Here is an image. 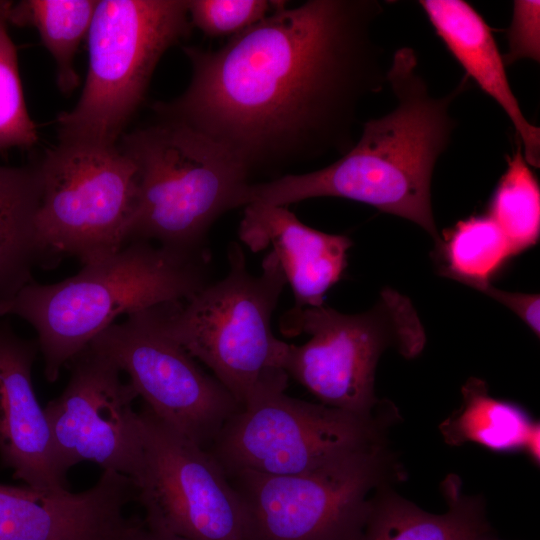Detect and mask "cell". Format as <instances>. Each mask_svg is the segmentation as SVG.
<instances>
[{"label":"cell","mask_w":540,"mask_h":540,"mask_svg":"<svg viewBox=\"0 0 540 540\" xmlns=\"http://www.w3.org/2000/svg\"><path fill=\"white\" fill-rule=\"evenodd\" d=\"M377 0H309L274 11L217 50L183 47L191 80L160 119L233 153L252 176L353 145L360 103L387 85Z\"/></svg>","instance_id":"cell-1"},{"label":"cell","mask_w":540,"mask_h":540,"mask_svg":"<svg viewBox=\"0 0 540 540\" xmlns=\"http://www.w3.org/2000/svg\"><path fill=\"white\" fill-rule=\"evenodd\" d=\"M469 84L464 76L446 95L433 96L416 52L409 47L398 49L387 69V85L396 100L393 110L365 122L359 140L332 164L250 182L242 191L240 205L288 206L316 197L345 198L409 220L438 244L441 236L432 209V176L456 127L451 105Z\"/></svg>","instance_id":"cell-2"},{"label":"cell","mask_w":540,"mask_h":540,"mask_svg":"<svg viewBox=\"0 0 540 540\" xmlns=\"http://www.w3.org/2000/svg\"><path fill=\"white\" fill-rule=\"evenodd\" d=\"M209 253L176 251L133 240L74 276L53 284L32 280L0 304L37 332L44 375L60 370L117 317L184 301L209 283Z\"/></svg>","instance_id":"cell-3"},{"label":"cell","mask_w":540,"mask_h":540,"mask_svg":"<svg viewBox=\"0 0 540 540\" xmlns=\"http://www.w3.org/2000/svg\"><path fill=\"white\" fill-rule=\"evenodd\" d=\"M120 149L135 163L139 181L129 242L208 252L212 224L238 207L250 183L244 164L206 135L163 119L123 135Z\"/></svg>","instance_id":"cell-4"},{"label":"cell","mask_w":540,"mask_h":540,"mask_svg":"<svg viewBox=\"0 0 540 540\" xmlns=\"http://www.w3.org/2000/svg\"><path fill=\"white\" fill-rule=\"evenodd\" d=\"M229 270L188 299L160 306L167 333L205 364L240 407L276 372L287 343L275 337L272 314L287 280L273 251L262 272L247 268L240 244L228 250Z\"/></svg>","instance_id":"cell-5"},{"label":"cell","mask_w":540,"mask_h":540,"mask_svg":"<svg viewBox=\"0 0 540 540\" xmlns=\"http://www.w3.org/2000/svg\"><path fill=\"white\" fill-rule=\"evenodd\" d=\"M191 28L184 0L98 1L85 85L76 106L57 118L59 142L116 146L161 56Z\"/></svg>","instance_id":"cell-6"},{"label":"cell","mask_w":540,"mask_h":540,"mask_svg":"<svg viewBox=\"0 0 540 540\" xmlns=\"http://www.w3.org/2000/svg\"><path fill=\"white\" fill-rule=\"evenodd\" d=\"M286 336L308 334L302 345L288 344L282 368L321 403L360 415L376 410L375 372L389 347L406 358L417 356L426 337L411 301L385 289L376 304L344 314L324 304L286 311L280 320Z\"/></svg>","instance_id":"cell-7"},{"label":"cell","mask_w":540,"mask_h":540,"mask_svg":"<svg viewBox=\"0 0 540 540\" xmlns=\"http://www.w3.org/2000/svg\"><path fill=\"white\" fill-rule=\"evenodd\" d=\"M37 169L43 267L65 257L92 263L129 242L139 181L120 147L59 142Z\"/></svg>","instance_id":"cell-8"},{"label":"cell","mask_w":540,"mask_h":540,"mask_svg":"<svg viewBox=\"0 0 540 540\" xmlns=\"http://www.w3.org/2000/svg\"><path fill=\"white\" fill-rule=\"evenodd\" d=\"M287 382L283 371L260 385L207 448L225 472L296 474L384 443V407L360 415L307 402L287 395Z\"/></svg>","instance_id":"cell-9"},{"label":"cell","mask_w":540,"mask_h":540,"mask_svg":"<svg viewBox=\"0 0 540 540\" xmlns=\"http://www.w3.org/2000/svg\"><path fill=\"white\" fill-rule=\"evenodd\" d=\"M384 443L288 475L226 472L243 505L248 540H359L370 493L399 470Z\"/></svg>","instance_id":"cell-10"},{"label":"cell","mask_w":540,"mask_h":540,"mask_svg":"<svg viewBox=\"0 0 540 540\" xmlns=\"http://www.w3.org/2000/svg\"><path fill=\"white\" fill-rule=\"evenodd\" d=\"M138 414L143 452L133 483L145 525L186 540H248L243 505L218 461L147 406Z\"/></svg>","instance_id":"cell-11"},{"label":"cell","mask_w":540,"mask_h":540,"mask_svg":"<svg viewBox=\"0 0 540 540\" xmlns=\"http://www.w3.org/2000/svg\"><path fill=\"white\" fill-rule=\"evenodd\" d=\"M129 377L158 418L207 449L241 407L165 330L160 306L126 316L90 344Z\"/></svg>","instance_id":"cell-12"},{"label":"cell","mask_w":540,"mask_h":540,"mask_svg":"<svg viewBox=\"0 0 540 540\" xmlns=\"http://www.w3.org/2000/svg\"><path fill=\"white\" fill-rule=\"evenodd\" d=\"M70 378L63 392L44 408L60 465L91 461L129 477L142 462L138 397L121 371L106 355L88 345L69 363Z\"/></svg>","instance_id":"cell-13"},{"label":"cell","mask_w":540,"mask_h":540,"mask_svg":"<svg viewBox=\"0 0 540 540\" xmlns=\"http://www.w3.org/2000/svg\"><path fill=\"white\" fill-rule=\"evenodd\" d=\"M38 352L37 340L17 336L0 321V464L28 487L61 493L69 490L67 472L32 384Z\"/></svg>","instance_id":"cell-14"},{"label":"cell","mask_w":540,"mask_h":540,"mask_svg":"<svg viewBox=\"0 0 540 540\" xmlns=\"http://www.w3.org/2000/svg\"><path fill=\"white\" fill-rule=\"evenodd\" d=\"M239 239L252 252L272 250L290 285L299 310L324 304L326 292L347 265L352 241L304 224L288 206L251 203L245 206Z\"/></svg>","instance_id":"cell-15"},{"label":"cell","mask_w":540,"mask_h":540,"mask_svg":"<svg viewBox=\"0 0 540 540\" xmlns=\"http://www.w3.org/2000/svg\"><path fill=\"white\" fill-rule=\"evenodd\" d=\"M429 22L446 48L483 92L510 119L526 162L540 163V129L525 117L506 73L492 30L478 11L463 0H421Z\"/></svg>","instance_id":"cell-16"},{"label":"cell","mask_w":540,"mask_h":540,"mask_svg":"<svg viewBox=\"0 0 540 540\" xmlns=\"http://www.w3.org/2000/svg\"><path fill=\"white\" fill-rule=\"evenodd\" d=\"M456 475L442 483L447 510L433 514L401 497L387 485L370 498L367 519L359 540H477L490 532L485 503L466 495Z\"/></svg>","instance_id":"cell-17"},{"label":"cell","mask_w":540,"mask_h":540,"mask_svg":"<svg viewBox=\"0 0 540 540\" xmlns=\"http://www.w3.org/2000/svg\"><path fill=\"white\" fill-rule=\"evenodd\" d=\"M39 202L37 165L0 166V304L33 280L36 265L43 267Z\"/></svg>","instance_id":"cell-18"},{"label":"cell","mask_w":540,"mask_h":540,"mask_svg":"<svg viewBox=\"0 0 540 540\" xmlns=\"http://www.w3.org/2000/svg\"><path fill=\"white\" fill-rule=\"evenodd\" d=\"M462 405L440 426L451 446L477 443L495 452L524 451L539 464V423L520 406L490 396L485 382L470 378L462 387Z\"/></svg>","instance_id":"cell-19"},{"label":"cell","mask_w":540,"mask_h":540,"mask_svg":"<svg viewBox=\"0 0 540 540\" xmlns=\"http://www.w3.org/2000/svg\"><path fill=\"white\" fill-rule=\"evenodd\" d=\"M97 4V0H24L9 6L8 22L37 29L56 62L57 84L63 93H71L79 84L74 57L88 35Z\"/></svg>","instance_id":"cell-20"},{"label":"cell","mask_w":540,"mask_h":540,"mask_svg":"<svg viewBox=\"0 0 540 540\" xmlns=\"http://www.w3.org/2000/svg\"><path fill=\"white\" fill-rule=\"evenodd\" d=\"M442 274L476 288L490 278L515 251L495 222L486 216L459 221L435 245Z\"/></svg>","instance_id":"cell-21"},{"label":"cell","mask_w":540,"mask_h":540,"mask_svg":"<svg viewBox=\"0 0 540 540\" xmlns=\"http://www.w3.org/2000/svg\"><path fill=\"white\" fill-rule=\"evenodd\" d=\"M507 169L491 197L488 217L500 228L516 254L536 244L540 232V189L522 146L507 157Z\"/></svg>","instance_id":"cell-22"},{"label":"cell","mask_w":540,"mask_h":540,"mask_svg":"<svg viewBox=\"0 0 540 540\" xmlns=\"http://www.w3.org/2000/svg\"><path fill=\"white\" fill-rule=\"evenodd\" d=\"M10 1H0V151L29 148L38 141L24 101L17 51L8 34Z\"/></svg>","instance_id":"cell-23"},{"label":"cell","mask_w":540,"mask_h":540,"mask_svg":"<svg viewBox=\"0 0 540 540\" xmlns=\"http://www.w3.org/2000/svg\"><path fill=\"white\" fill-rule=\"evenodd\" d=\"M192 27L206 36L233 37L257 24L274 11L286 6L272 0H188Z\"/></svg>","instance_id":"cell-24"},{"label":"cell","mask_w":540,"mask_h":540,"mask_svg":"<svg viewBox=\"0 0 540 540\" xmlns=\"http://www.w3.org/2000/svg\"><path fill=\"white\" fill-rule=\"evenodd\" d=\"M508 52L503 55L505 65L522 60H540V1L513 2L511 24L507 32Z\"/></svg>","instance_id":"cell-25"},{"label":"cell","mask_w":540,"mask_h":540,"mask_svg":"<svg viewBox=\"0 0 540 540\" xmlns=\"http://www.w3.org/2000/svg\"><path fill=\"white\" fill-rule=\"evenodd\" d=\"M475 289L488 295L513 311L537 336H539V294L508 292L494 287L490 282L482 284Z\"/></svg>","instance_id":"cell-26"},{"label":"cell","mask_w":540,"mask_h":540,"mask_svg":"<svg viewBox=\"0 0 540 540\" xmlns=\"http://www.w3.org/2000/svg\"><path fill=\"white\" fill-rule=\"evenodd\" d=\"M122 540H186L150 529L143 520L131 518Z\"/></svg>","instance_id":"cell-27"},{"label":"cell","mask_w":540,"mask_h":540,"mask_svg":"<svg viewBox=\"0 0 540 540\" xmlns=\"http://www.w3.org/2000/svg\"><path fill=\"white\" fill-rule=\"evenodd\" d=\"M477 540H502V539H499L496 536L490 534V532H487L483 534L482 536H480Z\"/></svg>","instance_id":"cell-28"}]
</instances>
